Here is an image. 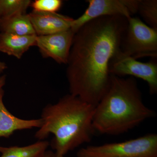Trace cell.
I'll return each mask as SVG.
<instances>
[{"mask_svg": "<svg viewBox=\"0 0 157 157\" xmlns=\"http://www.w3.org/2000/svg\"><path fill=\"white\" fill-rule=\"evenodd\" d=\"M36 35H51L71 28L73 18L57 13L33 11L28 14Z\"/></svg>", "mask_w": 157, "mask_h": 157, "instance_id": "9", "label": "cell"}, {"mask_svg": "<svg viewBox=\"0 0 157 157\" xmlns=\"http://www.w3.org/2000/svg\"><path fill=\"white\" fill-rule=\"evenodd\" d=\"M140 0H88L84 13L73 20L71 29L76 33L82 26L92 20L105 16H121L127 19L137 13Z\"/></svg>", "mask_w": 157, "mask_h": 157, "instance_id": "6", "label": "cell"}, {"mask_svg": "<svg viewBox=\"0 0 157 157\" xmlns=\"http://www.w3.org/2000/svg\"><path fill=\"white\" fill-rule=\"evenodd\" d=\"M77 157H157V135L150 134L132 140L82 147Z\"/></svg>", "mask_w": 157, "mask_h": 157, "instance_id": "4", "label": "cell"}, {"mask_svg": "<svg viewBox=\"0 0 157 157\" xmlns=\"http://www.w3.org/2000/svg\"><path fill=\"white\" fill-rule=\"evenodd\" d=\"M94 106L73 95H67L56 104L43 108L42 126L35 134L43 140L50 134L56 157H64L69 151L91 140L95 132L93 124Z\"/></svg>", "mask_w": 157, "mask_h": 157, "instance_id": "2", "label": "cell"}, {"mask_svg": "<svg viewBox=\"0 0 157 157\" xmlns=\"http://www.w3.org/2000/svg\"><path fill=\"white\" fill-rule=\"evenodd\" d=\"M37 35L19 36L0 33V52L8 55L21 58L31 47L36 45Z\"/></svg>", "mask_w": 157, "mask_h": 157, "instance_id": "11", "label": "cell"}, {"mask_svg": "<svg viewBox=\"0 0 157 157\" xmlns=\"http://www.w3.org/2000/svg\"><path fill=\"white\" fill-rule=\"evenodd\" d=\"M4 90L0 89V137L9 138L14 132L42 126V119L24 120L15 116L6 108L4 102Z\"/></svg>", "mask_w": 157, "mask_h": 157, "instance_id": "10", "label": "cell"}, {"mask_svg": "<svg viewBox=\"0 0 157 157\" xmlns=\"http://www.w3.org/2000/svg\"><path fill=\"white\" fill-rule=\"evenodd\" d=\"M49 145L48 141L43 140L25 146H0V157H45Z\"/></svg>", "mask_w": 157, "mask_h": 157, "instance_id": "13", "label": "cell"}, {"mask_svg": "<svg viewBox=\"0 0 157 157\" xmlns=\"http://www.w3.org/2000/svg\"><path fill=\"white\" fill-rule=\"evenodd\" d=\"M1 17H0V23H1Z\"/></svg>", "mask_w": 157, "mask_h": 157, "instance_id": "19", "label": "cell"}, {"mask_svg": "<svg viewBox=\"0 0 157 157\" xmlns=\"http://www.w3.org/2000/svg\"><path fill=\"white\" fill-rule=\"evenodd\" d=\"M31 2L30 0H0V17L25 14Z\"/></svg>", "mask_w": 157, "mask_h": 157, "instance_id": "14", "label": "cell"}, {"mask_svg": "<svg viewBox=\"0 0 157 157\" xmlns=\"http://www.w3.org/2000/svg\"><path fill=\"white\" fill-rule=\"evenodd\" d=\"M0 31L19 36L36 35L28 14L1 18Z\"/></svg>", "mask_w": 157, "mask_h": 157, "instance_id": "12", "label": "cell"}, {"mask_svg": "<svg viewBox=\"0 0 157 157\" xmlns=\"http://www.w3.org/2000/svg\"><path fill=\"white\" fill-rule=\"evenodd\" d=\"M74 33L71 29L46 36H37L36 45L44 58L52 59L59 64L67 63Z\"/></svg>", "mask_w": 157, "mask_h": 157, "instance_id": "8", "label": "cell"}, {"mask_svg": "<svg viewBox=\"0 0 157 157\" xmlns=\"http://www.w3.org/2000/svg\"><path fill=\"white\" fill-rule=\"evenodd\" d=\"M127 26L126 17L102 16L75 34L66 72L70 94L97 106L109 87V64L121 51Z\"/></svg>", "mask_w": 157, "mask_h": 157, "instance_id": "1", "label": "cell"}, {"mask_svg": "<svg viewBox=\"0 0 157 157\" xmlns=\"http://www.w3.org/2000/svg\"><path fill=\"white\" fill-rule=\"evenodd\" d=\"M109 72L110 75L119 77L131 76L141 78L147 82L151 94L157 93V63L155 61L142 63L120 51L111 60Z\"/></svg>", "mask_w": 157, "mask_h": 157, "instance_id": "7", "label": "cell"}, {"mask_svg": "<svg viewBox=\"0 0 157 157\" xmlns=\"http://www.w3.org/2000/svg\"><path fill=\"white\" fill-rule=\"evenodd\" d=\"M121 52L137 59L157 57V30L149 26L137 17L128 19Z\"/></svg>", "mask_w": 157, "mask_h": 157, "instance_id": "5", "label": "cell"}, {"mask_svg": "<svg viewBox=\"0 0 157 157\" xmlns=\"http://www.w3.org/2000/svg\"><path fill=\"white\" fill-rule=\"evenodd\" d=\"M62 5L63 1L61 0H35L32 2L30 6L33 11L57 13Z\"/></svg>", "mask_w": 157, "mask_h": 157, "instance_id": "16", "label": "cell"}, {"mask_svg": "<svg viewBox=\"0 0 157 157\" xmlns=\"http://www.w3.org/2000/svg\"><path fill=\"white\" fill-rule=\"evenodd\" d=\"M7 68L8 67L6 63L0 61V75L7 69Z\"/></svg>", "mask_w": 157, "mask_h": 157, "instance_id": "18", "label": "cell"}, {"mask_svg": "<svg viewBox=\"0 0 157 157\" xmlns=\"http://www.w3.org/2000/svg\"><path fill=\"white\" fill-rule=\"evenodd\" d=\"M137 13L149 26L157 30V0H140Z\"/></svg>", "mask_w": 157, "mask_h": 157, "instance_id": "15", "label": "cell"}, {"mask_svg": "<svg viewBox=\"0 0 157 157\" xmlns=\"http://www.w3.org/2000/svg\"><path fill=\"white\" fill-rule=\"evenodd\" d=\"M6 75H4L0 76V89L3 88V86L6 84Z\"/></svg>", "mask_w": 157, "mask_h": 157, "instance_id": "17", "label": "cell"}, {"mask_svg": "<svg viewBox=\"0 0 157 157\" xmlns=\"http://www.w3.org/2000/svg\"><path fill=\"white\" fill-rule=\"evenodd\" d=\"M155 115L144 103L135 78L111 75L109 87L95 107L93 126L101 134L118 135Z\"/></svg>", "mask_w": 157, "mask_h": 157, "instance_id": "3", "label": "cell"}]
</instances>
